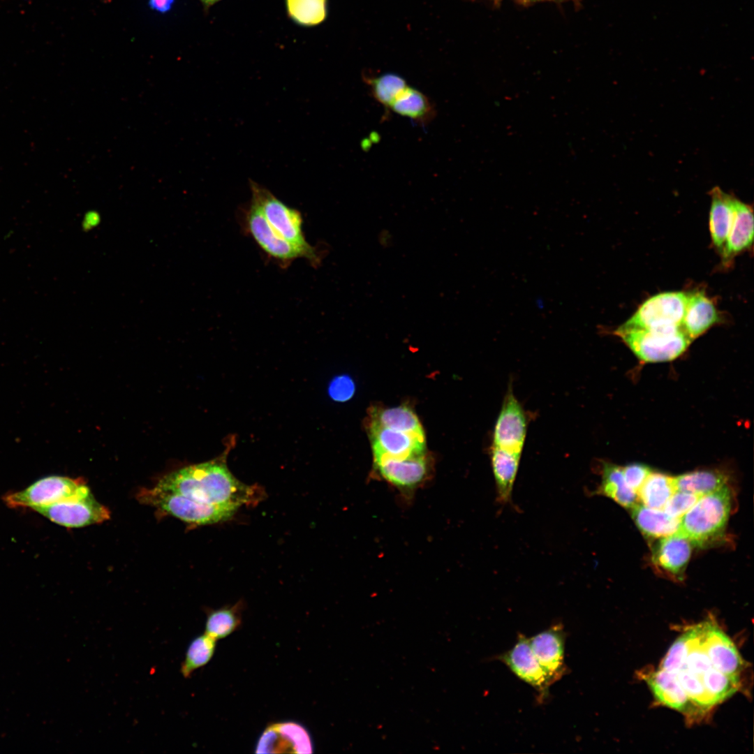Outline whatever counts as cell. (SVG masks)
I'll list each match as a JSON object with an SVG mask.
<instances>
[{
	"instance_id": "obj_1",
	"label": "cell",
	"mask_w": 754,
	"mask_h": 754,
	"mask_svg": "<svg viewBox=\"0 0 754 754\" xmlns=\"http://www.w3.org/2000/svg\"><path fill=\"white\" fill-rule=\"evenodd\" d=\"M659 667L672 673L694 709L704 714L716 705L714 695L725 674L715 667L705 650L702 622L676 639Z\"/></svg>"
},
{
	"instance_id": "obj_2",
	"label": "cell",
	"mask_w": 754,
	"mask_h": 754,
	"mask_svg": "<svg viewBox=\"0 0 754 754\" xmlns=\"http://www.w3.org/2000/svg\"><path fill=\"white\" fill-rule=\"evenodd\" d=\"M156 487L203 503L237 505L256 503V487L246 485L230 473L222 459L194 464L163 477Z\"/></svg>"
},
{
	"instance_id": "obj_3",
	"label": "cell",
	"mask_w": 754,
	"mask_h": 754,
	"mask_svg": "<svg viewBox=\"0 0 754 754\" xmlns=\"http://www.w3.org/2000/svg\"><path fill=\"white\" fill-rule=\"evenodd\" d=\"M732 508L727 485L702 496L681 518L678 533L692 545L703 547L721 537Z\"/></svg>"
},
{
	"instance_id": "obj_4",
	"label": "cell",
	"mask_w": 754,
	"mask_h": 754,
	"mask_svg": "<svg viewBox=\"0 0 754 754\" xmlns=\"http://www.w3.org/2000/svg\"><path fill=\"white\" fill-rule=\"evenodd\" d=\"M249 183L251 201L258 207L271 227L286 241L304 251L308 261L318 267L322 256L305 238L301 213L284 204L264 186L252 180Z\"/></svg>"
},
{
	"instance_id": "obj_5",
	"label": "cell",
	"mask_w": 754,
	"mask_h": 754,
	"mask_svg": "<svg viewBox=\"0 0 754 754\" xmlns=\"http://www.w3.org/2000/svg\"><path fill=\"white\" fill-rule=\"evenodd\" d=\"M137 498L140 502L154 506L188 523L211 524L230 519L240 506L203 503L177 493L157 488L144 489Z\"/></svg>"
},
{
	"instance_id": "obj_6",
	"label": "cell",
	"mask_w": 754,
	"mask_h": 754,
	"mask_svg": "<svg viewBox=\"0 0 754 754\" xmlns=\"http://www.w3.org/2000/svg\"><path fill=\"white\" fill-rule=\"evenodd\" d=\"M614 334L646 362L672 360L681 355L691 339L681 327L660 330L628 329L619 326Z\"/></svg>"
},
{
	"instance_id": "obj_7",
	"label": "cell",
	"mask_w": 754,
	"mask_h": 754,
	"mask_svg": "<svg viewBox=\"0 0 754 754\" xmlns=\"http://www.w3.org/2000/svg\"><path fill=\"white\" fill-rule=\"evenodd\" d=\"M91 494L82 482L63 476H48L40 479L24 490L9 493L3 497L13 508L47 506L66 500L82 498Z\"/></svg>"
},
{
	"instance_id": "obj_8",
	"label": "cell",
	"mask_w": 754,
	"mask_h": 754,
	"mask_svg": "<svg viewBox=\"0 0 754 754\" xmlns=\"http://www.w3.org/2000/svg\"><path fill=\"white\" fill-rule=\"evenodd\" d=\"M687 293L665 292L645 300L621 327L628 329L660 330L681 327Z\"/></svg>"
},
{
	"instance_id": "obj_9",
	"label": "cell",
	"mask_w": 754,
	"mask_h": 754,
	"mask_svg": "<svg viewBox=\"0 0 754 754\" xmlns=\"http://www.w3.org/2000/svg\"><path fill=\"white\" fill-rule=\"evenodd\" d=\"M246 229L267 256L286 266L298 258L308 260L306 253L281 237L269 224L258 207L251 200L244 212Z\"/></svg>"
},
{
	"instance_id": "obj_10",
	"label": "cell",
	"mask_w": 754,
	"mask_h": 754,
	"mask_svg": "<svg viewBox=\"0 0 754 754\" xmlns=\"http://www.w3.org/2000/svg\"><path fill=\"white\" fill-rule=\"evenodd\" d=\"M33 510L52 522L68 528L99 524L110 517L109 510L98 502L91 493L82 498L66 500Z\"/></svg>"
},
{
	"instance_id": "obj_11",
	"label": "cell",
	"mask_w": 754,
	"mask_h": 754,
	"mask_svg": "<svg viewBox=\"0 0 754 754\" xmlns=\"http://www.w3.org/2000/svg\"><path fill=\"white\" fill-rule=\"evenodd\" d=\"M376 473L391 485L404 492H411L421 485L430 473V459L427 453L405 457L374 459Z\"/></svg>"
},
{
	"instance_id": "obj_12",
	"label": "cell",
	"mask_w": 754,
	"mask_h": 754,
	"mask_svg": "<svg viewBox=\"0 0 754 754\" xmlns=\"http://www.w3.org/2000/svg\"><path fill=\"white\" fill-rule=\"evenodd\" d=\"M526 430L525 411L510 387L494 427L491 446L522 454Z\"/></svg>"
},
{
	"instance_id": "obj_13",
	"label": "cell",
	"mask_w": 754,
	"mask_h": 754,
	"mask_svg": "<svg viewBox=\"0 0 754 754\" xmlns=\"http://www.w3.org/2000/svg\"><path fill=\"white\" fill-rule=\"evenodd\" d=\"M498 658L517 677L531 686L541 701L548 697L552 682L532 653L528 638L520 634L515 645Z\"/></svg>"
},
{
	"instance_id": "obj_14",
	"label": "cell",
	"mask_w": 754,
	"mask_h": 754,
	"mask_svg": "<svg viewBox=\"0 0 754 754\" xmlns=\"http://www.w3.org/2000/svg\"><path fill=\"white\" fill-rule=\"evenodd\" d=\"M312 741L300 724L279 722L268 725L256 746V753H311Z\"/></svg>"
},
{
	"instance_id": "obj_15",
	"label": "cell",
	"mask_w": 754,
	"mask_h": 754,
	"mask_svg": "<svg viewBox=\"0 0 754 754\" xmlns=\"http://www.w3.org/2000/svg\"><path fill=\"white\" fill-rule=\"evenodd\" d=\"M374 459L405 458L426 452L425 436L367 422Z\"/></svg>"
},
{
	"instance_id": "obj_16",
	"label": "cell",
	"mask_w": 754,
	"mask_h": 754,
	"mask_svg": "<svg viewBox=\"0 0 754 754\" xmlns=\"http://www.w3.org/2000/svg\"><path fill=\"white\" fill-rule=\"evenodd\" d=\"M528 641L532 653L552 683L565 675L568 671L564 662L565 634L561 625H554Z\"/></svg>"
},
{
	"instance_id": "obj_17",
	"label": "cell",
	"mask_w": 754,
	"mask_h": 754,
	"mask_svg": "<svg viewBox=\"0 0 754 754\" xmlns=\"http://www.w3.org/2000/svg\"><path fill=\"white\" fill-rule=\"evenodd\" d=\"M703 642L705 650L720 672L739 677L744 670V660L731 639L713 621H702Z\"/></svg>"
},
{
	"instance_id": "obj_18",
	"label": "cell",
	"mask_w": 754,
	"mask_h": 754,
	"mask_svg": "<svg viewBox=\"0 0 754 754\" xmlns=\"http://www.w3.org/2000/svg\"><path fill=\"white\" fill-rule=\"evenodd\" d=\"M692 545L677 532L661 538L653 548V565L665 575L681 580L691 555Z\"/></svg>"
},
{
	"instance_id": "obj_19",
	"label": "cell",
	"mask_w": 754,
	"mask_h": 754,
	"mask_svg": "<svg viewBox=\"0 0 754 754\" xmlns=\"http://www.w3.org/2000/svg\"><path fill=\"white\" fill-rule=\"evenodd\" d=\"M734 219L721 258L730 264L738 254L751 247L753 241V212L751 206L733 197Z\"/></svg>"
},
{
	"instance_id": "obj_20",
	"label": "cell",
	"mask_w": 754,
	"mask_h": 754,
	"mask_svg": "<svg viewBox=\"0 0 754 754\" xmlns=\"http://www.w3.org/2000/svg\"><path fill=\"white\" fill-rule=\"evenodd\" d=\"M687 294L681 328L693 340L718 323L720 316L714 302L704 291L697 290Z\"/></svg>"
},
{
	"instance_id": "obj_21",
	"label": "cell",
	"mask_w": 754,
	"mask_h": 754,
	"mask_svg": "<svg viewBox=\"0 0 754 754\" xmlns=\"http://www.w3.org/2000/svg\"><path fill=\"white\" fill-rule=\"evenodd\" d=\"M521 454L498 447L491 448L490 459L496 501L501 505H505L511 501Z\"/></svg>"
},
{
	"instance_id": "obj_22",
	"label": "cell",
	"mask_w": 754,
	"mask_h": 754,
	"mask_svg": "<svg viewBox=\"0 0 754 754\" xmlns=\"http://www.w3.org/2000/svg\"><path fill=\"white\" fill-rule=\"evenodd\" d=\"M709 231L716 249L722 254L734 219V195L727 194L718 186L709 192Z\"/></svg>"
},
{
	"instance_id": "obj_23",
	"label": "cell",
	"mask_w": 754,
	"mask_h": 754,
	"mask_svg": "<svg viewBox=\"0 0 754 754\" xmlns=\"http://www.w3.org/2000/svg\"><path fill=\"white\" fill-rule=\"evenodd\" d=\"M656 700L659 704L690 716L688 700L674 676L667 670L658 668L646 677Z\"/></svg>"
},
{
	"instance_id": "obj_24",
	"label": "cell",
	"mask_w": 754,
	"mask_h": 754,
	"mask_svg": "<svg viewBox=\"0 0 754 754\" xmlns=\"http://www.w3.org/2000/svg\"><path fill=\"white\" fill-rule=\"evenodd\" d=\"M368 422L393 430L425 436L418 417L411 408L405 405L371 408Z\"/></svg>"
},
{
	"instance_id": "obj_25",
	"label": "cell",
	"mask_w": 754,
	"mask_h": 754,
	"mask_svg": "<svg viewBox=\"0 0 754 754\" xmlns=\"http://www.w3.org/2000/svg\"><path fill=\"white\" fill-rule=\"evenodd\" d=\"M631 509L632 517L637 526L648 538H661L678 531L680 518L674 517L663 510L650 508L637 503Z\"/></svg>"
},
{
	"instance_id": "obj_26",
	"label": "cell",
	"mask_w": 754,
	"mask_h": 754,
	"mask_svg": "<svg viewBox=\"0 0 754 754\" xmlns=\"http://www.w3.org/2000/svg\"><path fill=\"white\" fill-rule=\"evenodd\" d=\"M389 110L423 125L430 123L436 116L435 107L430 99L409 85L399 94Z\"/></svg>"
},
{
	"instance_id": "obj_27",
	"label": "cell",
	"mask_w": 754,
	"mask_h": 754,
	"mask_svg": "<svg viewBox=\"0 0 754 754\" xmlns=\"http://www.w3.org/2000/svg\"><path fill=\"white\" fill-rule=\"evenodd\" d=\"M593 493L608 497L628 508L637 504L638 499L637 493L626 482L622 468L612 463L603 464L601 482Z\"/></svg>"
},
{
	"instance_id": "obj_28",
	"label": "cell",
	"mask_w": 754,
	"mask_h": 754,
	"mask_svg": "<svg viewBox=\"0 0 754 754\" xmlns=\"http://www.w3.org/2000/svg\"><path fill=\"white\" fill-rule=\"evenodd\" d=\"M676 491L700 496L717 491L727 485V477L716 470H697L674 478Z\"/></svg>"
},
{
	"instance_id": "obj_29",
	"label": "cell",
	"mask_w": 754,
	"mask_h": 754,
	"mask_svg": "<svg viewBox=\"0 0 754 754\" xmlns=\"http://www.w3.org/2000/svg\"><path fill=\"white\" fill-rule=\"evenodd\" d=\"M675 491L673 477L652 471L637 491V497L644 506L663 510Z\"/></svg>"
},
{
	"instance_id": "obj_30",
	"label": "cell",
	"mask_w": 754,
	"mask_h": 754,
	"mask_svg": "<svg viewBox=\"0 0 754 754\" xmlns=\"http://www.w3.org/2000/svg\"><path fill=\"white\" fill-rule=\"evenodd\" d=\"M242 624V607L239 603L232 607L219 608L207 613L205 633L221 640L239 628Z\"/></svg>"
},
{
	"instance_id": "obj_31",
	"label": "cell",
	"mask_w": 754,
	"mask_h": 754,
	"mask_svg": "<svg viewBox=\"0 0 754 754\" xmlns=\"http://www.w3.org/2000/svg\"><path fill=\"white\" fill-rule=\"evenodd\" d=\"M216 640L206 633L195 637L188 644L181 664L180 672L184 678L206 665L212 658Z\"/></svg>"
},
{
	"instance_id": "obj_32",
	"label": "cell",
	"mask_w": 754,
	"mask_h": 754,
	"mask_svg": "<svg viewBox=\"0 0 754 754\" xmlns=\"http://www.w3.org/2000/svg\"><path fill=\"white\" fill-rule=\"evenodd\" d=\"M287 13L296 24L312 27L327 17V0H285Z\"/></svg>"
},
{
	"instance_id": "obj_33",
	"label": "cell",
	"mask_w": 754,
	"mask_h": 754,
	"mask_svg": "<svg viewBox=\"0 0 754 754\" xmlns=\"http://www.w3.org/2000/svg\"><path fill=\"white\" fill-rule=\"evenodd\" d=\"M370 94L380 105L389 110L399 94L408 86L398 75L386 73L374 77H365Z\"/></svg>"
},
{
	"instance_id": "obj_34",
	"label": "cell",
	"mask_w": 754,
	"mask_h": 754,
	"mask_svg": "<svg viewBox=\"0 0 754 754\" xmlns=\"http://www.w3.org/2000/svg\"><path fill=\"white\" fill-rule=\"evenodd\" d=\"M702 496L682 491H675L666 502L663 510L668 515L681 518Z\"/></svg>"
},
{
	"instance_id": "obj_35",
	"label": "cell",
	"mask_w": 754,
	"mask_h": 754,
	"mask_svg": "<svg viewBox=\"0 0 754 754\" xmlns=\"http://www.w3.org/2000/svg\"><path fill=\"white\" fill-rule=\"evenodd\" d=\"M330 397L334 401L344 402L353 396L355 385L350 377L341 375L334 378L329 386Z\"/></svg>"
},
{
	"instance_id": "obj_36",
	"label": "cell",
	"mask_w": 754,
	"mask_h": 754,
	"mask_svg": "<svg viewBox=\"0 0 754 754\" xmlns=\"http://www.w3.org/2000/svg\"><path fill=\"white\" fill-rule=\"evenodd\" d=\"M651 472L649 466L642 464H631L622 468L626 482L637 494Z\"/></svg>"
},
{
	"instance_id": "obj_37",
	"label": "cell",
	"mask_w": 754,
	"mask_h": 754,
	"mask_svg": "<svg viewBox=\"0 0 754 754\" xmlns=\"http://www.w3.org/2000/svg\"><path fill=\"white\" fill-rule=\"evenodd\" d=\"M175 0H149V6L151 10L160 13L170 11Z\"/></svg>"
},
{
	"instance_id": "obj_38",
	"label": "cell",
	"mask_w": 754,
	"mask_h": 754,
	"mask_svg": "<svg viewBox=\"0 0 754 754\" xmlns=\"http://www.w3.org/2000/svg\"><path fill=\"white\" fill-rule=\"evenodd\" d=\"M378 240L380 245L383 247L390 246L391 245V242L392 241V235L388 230H383L379 234Z\"/></svg>"
},
{
	"instance_id": "obj_39",
	"label": "cell",
	"mask_w": 754,
	"mask_h": 754,
	"mask_svg": "<svg viewBox=\"0 0 754 754\" xmlns=\"http://www.w3.org/2000/svg\"><path fill=\"white\" fill-rule=\"evenodd\" d=\"M205 8H208L220 0H200Z\"/></svg>"
}]
</instances>
